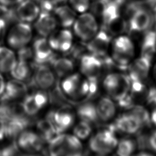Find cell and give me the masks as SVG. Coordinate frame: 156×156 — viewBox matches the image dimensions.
<instances>
[{
  "instance_id": "1",
  "label": "cell",
  "mask_w": 156,
  "mask_h": 156,
  "mask_svg": "<svg viewBox=\"0 0 156 156\" xmlns=\"http://www.w3.org/2000/svg\"><path fill=\"white\" fill-rule=\"evenodd\" d=\"M112 59L115 65L120 68H127L135 58V44L129 35L120 34L111 42Z\"/></svg>"
},
{
  "instance_id": "2",
  "label": "cell",
  "mask_w": 156,
  "mask_h": 156,
  "mask_svg": "<svg viewBox=\"0 0 156 156\" xmlns=\"http://www.w3.org/2000/svg\"><path fill=\"white\" fill-rule=\"evenodd\" d=\"M48 151L52 156H79L82 154L83 146L74 135L62 133L49 142Z\"/></svg>"
},
{
  "instance_id": "3",
  "label": "cell",
  "mask_w": 156,
  "mask_h": 156,
  "mask_svg": "<svg viewBox=\"0 0 156 156\" xmlns=\"http://www.w3.org/2000/svg\"><path fill=\"white\" fill-rule=\"evenodd\" d=\"M138 1L135 8L128 17L127 29L130 33L143 34L152 28L155 18L147 3Z\"/></svg>"
},
{
  "instance_id": "4",
  "label": "cell",
  "mask_w": 156,
  "mask_h": 156,
  "mask_svg": "<svg viewBox=\"0 0 156 156\" xmlns=\"http://www.w3.org/2000/svg\"><path fill=\"white\" fill-rule=\"evenodd\" d=\"M131 80L124 73H112L107 74L104 79L103 86L109 97L117 102L130 93Z\"/></svg>"
},
{
  "instance_id": "5",
  "label": "cell",
  "mask_w": 156,
  "mask_h": 156,
  "mask_svg": "<svg viewBox=\"0 0 156 156\" xmlns=\"http://www.w3.org/2000/svg\"><path fill=\"white\" fill-rule=\"evenodd\" d=\"M118 140L115 135V130L110 126L109 127L98 131L90 140V150L99 155H107L116 149Z\"/></svg>"
},
{
  "instance_id": "6",
  "label": "cell",
  "mask_w": 156,
  "mask_h": 156,
  "mask_svg": "<svg viewBox=\"0 0 156 156\" xmlns=\"http://www.w3.org/2000/svg\"><path fill=\"white\" fill-rule=\"evenodd\" d=\"M75 35L81 40L88 42L98 33V24L94 16L90 13H82L76 18L73 25Z\"/></svg>"
},
{
  "instance_id": "7",
  "label": "cell",
  "mask_w": 156,
  "mask_h": 156,
  "mask_svg": "<svg viewBox=\"0 0 156 156\" xmlns=\"http://www.w3.org/2000/svg\"><path fill=\"white\" fill-rule=\"evenodd\" d=\"M32 30L27 23L20 22L13 25L9 30L7 43L13 49H19L26 46L31 40Z\"/></svg>"
},
{
  "instance_id": "8",
  "label": "cell",
  "mask_w": 156,
  "mask_h": 156,
  "mask_svg": "<svg viewBox=\"0 0 156 156\" xmlns=\"http://www.w3.org/2000/svg\"><path fill=\"white\" fill-rule=\"evenodd\" d=\"M46 118L52 124L57 134L62 133L73 126L75 119V115L71 107L64 106L50 112Z\"/></svg>"
},
{
  "instance_id": "9",
  "label": "cell",
  "mask_w": 156,
  "mask_h": 156,
  "mask_svg": "<svg viewBox=\"0 0 156 156\" xmlns=\"http://www.w3.org/2000/svg\"><path fill=\"white\" fill-rule=\"evenodd\" d=\"M111 42L110 34L105 30H101L88 41L87 49L90 54L100 58H104L107 57Z\"/></svg>"
},
{
  "instance_id": "10",
  "label": "cell",
  "mask_w": 156,
  "mask_h": 156,
  "mask_svg": "<svg viewBox=\"0 0 156 156\" xmlns=\"http://www.w3.org/2000/svg\"><path fill=\"white\" fill-rule=\"evenodd\" d=\"M127 74L130 80L144 82L152 69V60L144 56L140 55L135 58L127 66Z\"/></svg>"
},
{
  "instance_id": "11",
  "label": "cell",
  "mask_w": 156,
  "mask_h": 156,
  "mask_svg": "<svg viewBox=\"0 0 156 156\" xmlns=\"http://www.w3.org/2000/svg\"><path fill=\"white\" fill-rule=\"evenodd\" d=\"M47 94L43 91H38L26 96L21 103L26 115L34 116L44 108L48 102Z\"/></svg>"
},
{
  "instance_id": "12",
  "label": "cell",
  "mask_w": 156,
  "mask_h": 156,
  "mask_svg": "<svg viewBox=\"0 0 156 156\" xmlns=\"http://www.w3.org/2000/svg\"><path fill=\"white\" fill-rule=\"evenodd\" d=\"M43 138L37 133L30 131H23L17 136V146L22 151L34 152L40 151L43 146Z\"/></svg>"
},
{
  "instance_id": "13",
  "label": "cell",
  "mask_w": 156,
  "mask_h": 156,
  "mask_svg": "<svg viewBox=\"0 0 156 156\" xmlns=\"http://www.w3.org/2000/svg\"><path fill=\"white\" fill-rule=\"evenodd\" d=\"M49 43L53 50L67 52L71 49L73 41L72 32L66 28L54 30L49 35Z\"/></svg>"
},
{
  "instance_id": "14",
  "label": "cell",
  "mask_w": 156,
  "mask_h": 156,
  "mask_svg": "<svg viewBox=\"0 0 156 156\" xmlns=\"http://www.w3.org/2000/svg\"><path fill=\"white\" fill-rule=\"evenodd\" d=\"M102 66L103 62L101 58L90 53L83 55L80 58V71L87 78L98 79Z\"/></svg>"
},
{
  "instance_id": "15",
  "label": "cell",
  "mask_w": 156,
  "mask_h": 156,
  "mask_svg": "<svg viewBox=\"0 0 156 156\" xmlns=\"http://www.w3.org/2000/svg\"><path fill=\"white\" fill-rule=\"evenodd\" d=\"M40 13V7L35 1L23 0L17 4L15 15L21 22L29 23L35 21Z\"/></svg>"
},
{
  "instance_id": "16",
  "label": "cell",
  "mask_w": 156,
  "mask_h": 156,
  "mask_svg": "<svg viewBox=\"0 0 156 156\" xmlns=\"http://www.w3.org/2000/svg\"><path fill=\"white\" fill-rule=\"evenodd\" d=\"M27 91V85L22 80L14 79L5 82L4 90L0 99L7 101H15L24 98Z\"/></svg>"
},
{
  "instance_id": "17",
  "label": "cell",
  "mask_w": 156,
  "mask_h": 156,
  "mask_svg": "<svg viewBox=\"0 0 156 156\" xmlns=\"http://www.w3.org/2000/svg\"><path fill=\"white\" fill-rule=\"evenodd\" d=\"M32 50L34 58L38 65L51 62L54 58L52 55L53 49L46 37H42L37 39L34 43Z\"/></svg>"
},
{
  "instance_id": "18",
  "label": "cell",
  "mask_w": 156,
  "mask_h": 156,
  "mask_svg": "<svg viewBox=\"0 0 156 156\" xmlns=\"http://www.w3.org/2000/svg\"><path fill=\"white\" fill-rule=\"evenodd\" d=\"M57 24L54 14H51V12H40L35 20L34 26L38 34L46 37L55 30Z\"/></svg>"
},
{
  "instance_id": "19",
  "label": "cell",
  "mask_w": 156,
  "mask_h": 156,
  "mask_svg": "<svg viewBox=\"0 0 156 156\" xmlns=\"http://www.w3.org/2000/svg\"><path fill=\"white\" fill-rule=\"evenodd\" d=\"M34 82L42 90L51 88L55 82L53 69L44 64L38 65L35 73Z\"/></svg>"
},
{
  "instance_id": "20",
  "label": "cell",
  "mask_w": 156,
  "mask_h": 156,
  "mask_svg": "<svg viewBox=\"0 0 156 156\" xmlns=\"http://www.w3.org/2000/svg\"><path fill=\"white\" fill-rule=\"evenodd\" d=\"M5 138H16L29 126V121L24 116L12 117L5 121Z\"/></svg>"
},
{
  "instance_id": "21",
  "label": "cell",
  "mask_w": 156,
  "mask_h": 156,
  "mask_svg": "<svg viewBox=\"0 0 156 156\" xmlns=\"http://www.w3.org/2000/svg\"><path fill=\"white\" fill-rule=\"evenodd\" d=\"M96 108L99 119L108 122L115 116L116 107L113 99L110 97H102L96 104Z\"/></svg>"
},
{
  "instance_id": "22",
  "label": "cell",
  "mask_w": 156,
  "mask_h": 156,
  "mask_svg": "<svg viewBox=\"0 0 156 156\" xmlns=\"http://www.w3.org/2000/svg\"><path fill=\"white\" fill-rule=\"evenodd\" d=\"M58 24L64 28L73 26L76 19V12L71 7L66 5H58L54 10Z\"/></svg>"
},
{
  "instance_id": "23",
  "label": "cell",
  "mask_w": 156,
  "mask_h": 156,
  "mask_svg": "<svg viewBox=\"0 0 156 156\" xmlns=\"http://www.w3.org/2000/svg\"><path fill=\"white\" fill-rule=\"evenodd\" d=\"M143 35L140 48V55L152 60L156 52V31L151 29L144 33Z\"/></svg>"
},
{
  "instance_id": "24",
  "label": "cell",
  "mask_w": 156,
  "mask_h": 156,
  "mask_svg": "<svg viewBox=\"0 0 156 156\" xmlns=\"http://www.w3.org/2000/svg\"><path fill=\"white\" fill-rule=\"evenodd\" d=\"M77 115L80 120L88 122L90 124L98 122L99 118L97 114L96 104L91 102H85L77 108Z\"/></svg>"
},
{
  "instance_id": "25",
  "label": "cell",
  "mask_w": 156,
  "mask_h": 156,
  "mask_svg": "<svg viewBox=\"0 0 156 156\" xmlns=\"http://www.w3.org/2000/svg\"><path fill=\"white\" fill-rule=\"evenodd\" d=\"M52 66V69L55 74L60 77H66L73 73L74 65L71 58L66 57H60L52 58L51 61Z\"/></svg>"
},
{
  "instance_id": "26",
  "label": "cell",
  "mask_w": 156,
  "mask_h": 156,
  "mask_svg": "<svg viewBox=\"0 0 156 156\" xmlns=\"http://www.w3.org/2000/svg\"><path fill=\"white\" fill-rule=\"evenodd\" d=\"M16 61V55L12 49L0 46V73H10Z\"/></svg>"
},
{
  "instance_id": "27",
  "label": "cell",
  "mask_w": 156,
  "mask_h": 156,
  "mask_svg": "<svg viewBox=\"0 0 156 156\" xmlns=\"http://www.w3.org/2000/svg\"><path fill=\"white\" fill-rule=\"evenodd\" d=\"M138 147L137 141L133 138H126L118 141L116 152L119 156H129L135 153Z\"/></svg>"
},
{
  "instance_id": "28",
  "label": "cell",
  "mask_w": 156,
  "mask_h": 156,
  "mask_svg": "<svg viewBox=\"0 0 156 156\" xmlns=\"http://www.w3.org/2000/svg\"><path fill=\"white\" fill-rule=\"evenodd\" d=\"M37 128L40 132V135L44 141L49 142L54 136L58 135L52 124L46 118L41 119L37 124Z\"/></svg>"
},
{
  "instance_id": "29",
  "label": "cell",
  "mask_w": 156,
  "mask_h": 156,
  "mask_svg": "<svg viewBox=\"0 0 156 156\" xmlns=\"http://www.w3.org/2000/svg\"><path fill=\"white\" fill-rule=\"evenodd\" d=\"M10 73L13 79L20 80H25L30 74V67L28 62L20 59L17 60Z\"/></svg>"
},
{
  "instance_id": "30",
  "label": "cell",
  "mask_w": 156,
  "mask_h": 156,
  "mask_svg": "<svg viewBox=\"0 0 156 156\" xmlns=\"http://www.w3.org/2000/svg\"><path fill=\"white\" fill-rule=\"evenodd\" d=\"M91 130V124L88 122L80 120L74 127L73 133L79 139L84 140L90 136Z\"/></svg>"
},
{
  "instance_id": "31",
  "label": "cell",
  "mask_w": 156,
  "mask_h": 156,
  "mask_svg": "<svg viewBox=\"0 0 156 156\" xmlns=\"http://www.w3.org/2000/svg\"><path fill=\"white\" fill-rule=\"evenodd\" d=\"M71 7L77 12L84 13L90 8V0H69Z\"/></svg>"
},
{
  "instance_id": "32",
  "label": "cell",
  "mask_w": 156,
  "mask_h": 156,
  "mask_svg": "<svg viewBox=\"0 0 156 156\" xmlns=\"http://www.w3.org/2000/svg\"><path fill=\"white\" fill-rule=\"evenodd\" d=\"M18 59L27 62L34 57L33 50L26 46L18 49Z\"/></svg>"
},
{
  "instance_id": "33",
  "label": "cell",
  "mask_w": 156,
  "mask_h": 156,
  "mask_svg": "<svg viewBox=\"0 0 156 156\" xmlns=\"http://www.w3.org/2000/svg\"><path fill=\"white\" fill-rule=\"evenodd\" d=\"M145 143L150 151L156 153V129L147 136Z\"/></svg>"
},
{
  "instance_id": "34",
  "label": "cell",
  "mask_w": 156,
  "mask_h": 156,
  "mask_svg": "<svg viewBox=\"0 0 156 156\" xmlns=\"http://www.w3.org/2000/svg\"><path fill=\"white\" fill-rule=\"evenodd\" d=\"M16 143H13L9 146H4L0 148V155H12L15 154L17 151Z\"/></svg>"
},
{
  "instance_id": "35",
  "label": "cell",
  "mask_w": 156,
  "mask_h": 156,
  "mask_svg": "<svg viewBox=\"0 0 156 156\" xmlns=\"http://www.w3.org/2000/svg\"><path fill=\"white\" fill-rule=\"evenodd\" d=\"M145 101L149 104L154 105V107L156 106V87L148 88Z\"/></svg>"
},
{
  "instance_id": "36",
  "label": "cell",
  "mask_w": 156,
  "mask_h": 156,
  "mask_svg": "<svg viewBox=\"0 0 156 156\" xmlns=\"http://www.w3.org/2000/svg\"><path fill=\"white\" fill-rule=\"evenodd\" d=\"M23 0H0V5L2 7L9 8L15 5H17Z\"/></svg>"
},
{
  "instance_id": "37",
  "label": "cell",
  "mask_w": 156,
  "mask_h": 156,
  "mask_svg": "<svg viewBox=\"0 0 156 156\" xmlns=\"http://www.w3.org/2000/svg\"><path fill=\"white\" fill-rule=\"evenodd\" d=\"M5 138V122L0 118V141Z\"/></svg>"
},
{
  "instance_id": "38",
  "label": "cell",
  "mask_w": 156,
  "mask_h": 156,
  "mask_svg": "<svg viewBox=\"0 0 156 156\" xmlns=\"http://www.w3.org/2000/svg\"><path fill=\"white\" fill-rule=\"evenodd\" d=\"M5 29V21L4 18H0V41L2 38Z\"/></svg>"
},
{
  "instance_id": "39",
  "label": "cell",
  "mask_w": 156,
  "mask_h": 156,
  "mask_svg": "<svg viewBox=\"0 0 156 156\" xmlns=\"http://www.w3.org/2000/svg\"><path fill=\"white\" fill-rule=\"evenodd\" d=\"M150 116L151 124H152L156 128V106L153 108L152 112L150 113Z\"/></svg>"
},
{
  "instance_id": "40",
  "label": "cell",
  "mask_w": 156,
  "mask_h": 156,
  "mask_svg": "<svg viewBox=\"0 0 156 156\" xmlns=\"http://www.w3.org/2000/svg\"><path fill=\"white\" fill-rule=\"evenodd\" d=\"M5 85V82L4 79L2 76V73H0V96L2 95V94L4 92Z\"/></svg>"
},
{
  "instance_id": "41",
  "label": "cell",
  "mask_w": 156,
  "mask_h": 156,
  "mask_svg": "<svg viewBox=\"0 0 156 156\" xmlns=\"http://www.w3.org/2000/svg\"><path fill=\"white\" fill-rule=\"evenodd\" d=\"M9 13L8 8L2 7L0 5V18H2V15H5Z\"/></svg>"
},
{
  "instance_id": "42",
  "label": "cell",
  "mask_w": 156,
  "mask_h": 156,
  "mask_svg": "<svg viewBox=\"0 0 156 156\" xmlns=\"http://www.w3.org/2000/svg\"><path fill=\"white\" fill-rule=\"evenodd\" d=\"M151 71H152V73L153 74V77L154 79L156 80V62L155 63L154 66L152 67Z\"/></svg>"
},
{
  "instance_id": "43",
  "label": "cell",
  "mask_w": 156,
  "mask_h": 156,
  "mask_svg": "<svg viewBox=\"0 0 156 156\" xmlns=\"http://www.w3.org/2000/svg\"><path fill=\"white\" fill-rule=\"evenodd\" d=\"M56 6L65 2L66 0H51Z\"/></svg>"
},
{
  "instance_id": "44",
  "label": "cell",
  "mask_w": 156,
  "mask_h": 156,
  "mask_svg": "<svg viewBox=\"0 0 156 156\" xmlns=\"http://www.w3.org/2000/svg\"><path fill=\"white\" fill-rule=\"evenodd\" d=\"M133 1H139V2H151V1H152L153 0H133Z\"/></svg>"
}]
</instances>
